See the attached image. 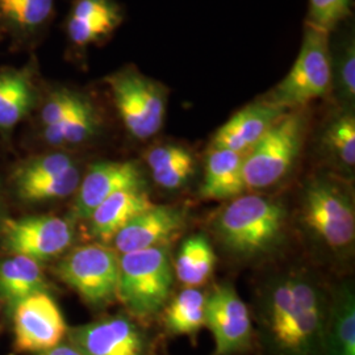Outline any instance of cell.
<instances>
[{
	"label": "cell",
	"instance_id": "17",
	"mask_svg": "<svg viewBox=\"0 0 355 355\" xmlns=\"http://www.w3.org/2000/svg\"><path fill=\"white\" fill-rule=\"evenodd\" d=\"M55 13V0H0V35L19 46L41 41Z\"/></svg>",
	"mask_w": 355,
	"mask_h": 355
},
{
	"label": "cell",
	"instance_id": "31",
	"mask_svg": "<svg viewBox=\"0 0 355 355\" xmlns=\"http://www.w3.org/2000/svg\"><path fill=\"white\" fill-rule=\"evenodd\" d=\"M352 15V0H309L306 21L331 32Z\"/></svg>",
	"mask_w": 355,
	"mask_h": 355
},
{
	"label": "cell",
	"instance_id": "32",
	"mask_svg": "<svg viewBox=\"0 0 355 355\" xmlns=\"http://www.w3.org/2000/svg\"><path fill=\"white\" fill-rule=\"evenodd\" d=\"M148 167L152 171L162 170L170 166L193 161V155L186 148L177 144H162L157 145L145 153L144 157Z\"/></svg>",
	"mask_w": 355,
	"mask_h": 355
},
{
	"label": "cell",
	"instance_id": "30",
	"mask_svg": "<svg viewBox=\"0 0 355 355\" xmlns=\"http://www.w3.org/2000/svg\"><path fill=\"white\" fill-rule=\"evenodd\" d=\"M86 94L70 87H54L48 92L40 111V123L42 128L60 123L69 114H71Z\"/></svg>",
	"mask_w": 355,
	"mask_h": 355
},
{
	"label": "cell",
	"instance_id": "33",
	"mask_svg": "<svg viewBox=\"0 0 355 355\" xmlns=\"http://www.w3.org/2000/svg\"><path fill=\"white\" fill-rule=\"evenodd\" d=\"M195 173V159L152 171L153 180L166 190H175L184 186Z\"/></svg>",
	"mask_w": 355,
	"mask_h": 355
},
{
	"label": "cell",
	"instance_id": "3",
	"mask_svg": "<svg viewBox=\"0 0 355 355\" xmlns=\"http://www.w3.org/2000/svg\"><path fill=\"white\" fill-rule=\"evenodd\" d=\"M174 267L166 248L121 254L116 299L140 320L157 316L168 303Z\"/></svg>",
	"mask_w": 355,
	"mask_h": 355
},
{
	"label": "cell",
	"instance_id": "28",
	"mask_svg": "<svg viewBox=\"0 0 355 355\" xmlns=\"http://www.w3.org/2000/svg\"><path fill=\"white\" fill-rule=\"evenodd\" d=\"M331 89L343 102L353 103L355 98V42L347 35L331 51Z\"/></svg>",
	"mask_w": 355,
	"mask_h": 355
},
{
	"label": "cell",
	"instance_id": "7",
	"mask_svg": "<svg viewBox=\"0 0 355 355\" xmlns=\"http://www.w3.org/2000/svg\"><path fill=\"white\" fill-rule=\"evenodd\" d=\"M304 135V114L297 110L283 114L243 157L246 190L266 189L286 177L300 154Z\"/></svg>",
	"mask_w": 355,
	"mask_h": 355
},
{
	"label": "cell",
	"instance_id": "2",
	"mask_svg": "<svg viewBox=\"0 0 355 355\" xmlns=\"http://www.w3.org/2000/svg\"><path fill=\"white\" fill-rule=\"evenodd\" d=\"M287 212L283 204L261 195L234 198L216 220L224 248L242 258L271 253L284 236Z\"/></svg>",
	"mask_w": 355,
	"mask_h": 355
},
{
	"label": "cell",
	"instance_id": "22",
	"mask_svg": "<svg viewBox=\"0 0 355 355\" xmlns=\"http://www.w3.org/2000/svg\"><path fill=\"white\" fill-rule=\"evenodd\" d=\"M48 283L40 263L21 255L0 262V297L10 312L26 297L46 292Z\"/></svg>",
	"mask_w": 355,
	"mask_h": 355
},
{
	"label": "cell",
	"instance_id": "34",
	"mask_svg": "<svg viewBox=\"0 0 355 355\" xmlns=\"http://www.w3.org/2000/svg\"><path fill=\"white\" fill-rule=\"evenodd\" d=\"M36 355H82V353L67 341V343H61L49 350H45V352Z\"/></svg>",
	"mask_w": 355,
	"mask_h": 355
},
{
	"label": "cell",
	"instance_id": "29",
	"mask_svg": "<svg viewBox=\"0 0 355 355\" xmlns=\"http://www.w3.org/2000/svg\"><path fill=\"white\" fill-rule=\"evenodd\" d=\"M76 165L74 158L62 152L48 153L33 157L19 166L15 173V186L33 183L41 179L55 175Z\"/></svg>",
	"mask_w": 355,
	"mask_h": 355
},
{
	"label": "cell",
	"instance_id": "20",
	"mask_svg": "<svg viewBox=\"0 0 355 355\" xmlns=\"http://www.w3.org/2000/svg\"><path fill=\"white\" fill-rule=\"evenodd\" d=\"M324 355H355V297L352 284H343L327 304Z\"/></svg>",
	"mask_w": 355,
	"mask_h": 355
},
{
	"label": "cell",
	"instance_id": "18",
	"mask_svg": "<svg viewBox=\"0 0 355 355\" xmlns=\"http://www.w3.org/2000/svg\"><path fill=\"white\" fill-rule=\"evenodd\" d=\"M153 205L152 199L144 189L119 191L89 216V234L99 243L108 245L128 223Z\"/></svg>",
	"mask_w": 355,
	"mask_h": 355
},
{
	"label": "cell",
	"instance_id": "35",
	"mask_svg": "<svg viewBox=\"0 0 355 355\" xmlns=\"http://www.w3.org/2000/svg\"><path fill=\"white\" fill-rule=\"evenodd\" d=\"M0 37H1V35H0Z\"/></svg>",
	"mask_w": 355,
	"mask_h": 355
},
{
	"label": "cell",
	"instance_id": "4",
	"mask_svg": "<svg viewBox=\"0 0 355 355\" xmlns=\"http://www.w3.org/2000/svg\"><path fill=\"white\" fill-rule=\"evenodd\" d=\"M331 78L330 32L305 21L295 64L263 101L284 111L297 110L328 95Z\"/></svg>",
	"mask_w": 355,
	"mask_h": 355
},
{
	"label": "cell",
	"instance_id": "24",
	"mask_svg": "<svg viewBox=\"0 0 355 355\" xmlns=\"http://www.w3.org/2000/svg\"><path fill=\"white\" fill-rule=\"evenodd\" d=\"M207 295L196 288L178 293L164 308V328L168 336L195 337L205 327Z\"/></svg>",
	"mask_w": 355,
	"mask_h": 355
},
{
	"label": "cell",
	"instance_id": "25",
	"mask_svg": "<svg viewBox=\"0 0 355 355\" xmlns=\"http://www.w3.org/2000/svg\"><path fill=\"white\" fill-rule=\"evenodd\" d=\"M215 265L211 243L205 236L198 234L183 242L175 259L174 275L187 288H196L211 278Z\"/></svg>",
	"mask_w": 355,
	"mask_h": 355
},
{
	"label": "cell",
	"instance_id": "10",
	"mask_svg": "<svg viewBox=\"0 0 355 355\" xmlns=\"http://www.w3.org/2000/svg\"><path fill=\"white\" fill-rule=\"evenodd\" d=\"M12 313L15 349L38 354L64 343L67 324L60 306L48 292H40L20 302Z\"/></svg>",
	"mask_w": 355,
	"mask_h": 355
},
{
	"label": "cell",
	"instance_id": "26",
	"mask_svg": "<svg viewBox=\"0 0 355 355\" xmlns=\"http://www.w3.org/2000/svg\"><path fill=\"white\" fill-rule=\"evenodd\" d=\"M322 148L337 164L354 168L355 117L350 112L336 116L322 133Z\"/></svg>",
	"mask_w": 355,
	"mask_h": 355
},
{
	"label": "cell",
	"instance_id": "21",
	"mask_svg": "<svg viewBox=\"0 0 355 355\" xmlns=\"http://www.w3.org/2000/svg\"><path fill=\"white\" fill-rule=\"evenodd\" d=\"M245 154L209 148L200 195L208 200H227L246 191L243 180Z\"/></svg>",
	"mask_w": 355,
	"mask_h": 355
},
{
	"label": "cell",
	"instance_id": "6",
	"mask_svg": "<svg viewBox=\"0 0 355 355\" xmlns=\"http://www.w3.org/2000/svg\"><path fill=\"white\" fill-rule=\"evenodd\" d=\"M302 218L320 243L343 252L354 243V202L349 190L329 177L315 178L303 195Z\"/></svg>",
	"mask_w": 355,
	"mask_h": 355
},
{
	"label": "cell",
	"instance_id": "16",
	"mask_svg": "<svg viewBox=\"0 0 355 355\" xmlns=\"http://www.w3.org/2000/svg\"><path fill=\"white\" fill-rule=\"evenodd\" d=\"M286 112L263 99L249 104L216 130L211 148L246 154Z\"/></svg>",
	"mask_w": 355,
	"mask_h": 355
},
{
	"label": "cell",
	"instance_id": "1",
	"mask_svg": "<svg viewBox=\"0 0 355 355\" xmlns=\"http://www.w3.org/2000/svg\"><path fill=\"white\" fill-rule=\"evenodd\" d=\"M327 302L318 286L300 275L274 282L258 318L263 355H324Z\"/></svg>",
	"mask_w": 355,
	"mask_h": 355
},
{
	"label": "cell",
	"instance_id": "14",
	"mask_svg": "<svg viewBox=\"0 0 355 355\" xmlns=\"http://www.w3.org/2000/svg\"><path fill=\"white\" fill-rule=\"evenodd\" d=\"M186 227L183 209L170 205H153L114 236L112 243L117 253L141 252L154 248H166L177 240Z\"/></svg>",
	"mask_w": 355,
	"mask_h": 355
},
{
	"label": "cell",
	"instance_id": "13",
	"mask_svg": "<svg viewBox=\"0 0 355 355\" xmlns=\"http://www.w3.org/2000/svg\"><path fill=\"white\" fill-rule=\"evenodd\" d=\"M144 186L140 167L132 161L94 164L76 189L73 216L76 220H89L92 212L116 192L144 189Z\"/></svg>",
	"mask_w": 355,
	"mask_h": 355
},
{
	"label": "cell",
	"instance_id": "23",
	"mask_svg": "<svg viewBox=\"0 0 355 355\" xmlns=\"http://www.w3.org/2000/svg\"><path fill=\"white\" fill-rule=\"evenodd\" d=\"M102 121L95 104L89 96L80 102L64 120L42 128V137L46 144L55 148L78 146L92 140L101 130Z\"/></svg>",
	"mask_w": 355,
	"mask_h": 355
},
{
	"label": "cell",
	"instance_id": "19",
	"mask_svg": "<svg viewBox=\"0 0 355 355\" xmlns=\"http://www.w3.org/2000/svg\"><path fill=\"white\" fill-rule=\"evenodd\" d=\"M35 70L26 67L0 69V132L8 135L37 102Z\"/></svg>",
	"mask_w": 355,
	"mask_h": 355
},
{
	"label": "cell",
	"instance_id": "27",
	"mask_svg": "<svg viewBox=\"0 0 355 355\" xmlns=\"http://www.w3.org/2000/svg\"><path fill=\"white\" fill-rule=\"evenodd\" d=\"M79 183V168L78 166L73 165L60 174L15 187L20 199L29 203H38L66 198L76 192Z\"/></svg>",
	"mask_w": 355,
	"mask_h": 355
},
{
	"label": "cell",
	"instance_id": "9",
	"mask_svg": "<svg viewBox=\"0 0 355 355\" xmlns=\"http://www.w3.org/2000/svg\"><path fill=\"white\" fill-rule=\"evenodd\" d=\"M205 327L214 336L215 355H242L253 349L249 309L229 284H218L207 295Z\"/></svg>",
	"mask_w": 355,
	"mask_h": 355
},
{
	"label": "cell",
	"instance_id": "15",
	"mask_svg": "<svg viewBox=\"0 0 355 355\" xmlns=\"http://www.w3.org/2000/svg\"><path fill=\"white\" fill-rule=\"evenodd\" d=\"M124 21L116 0H73L66 19V37L76 53H85L114 36Z\"/></svg>",
	"mask_w": 355,
	"mask_h": 355
},
{
	"label": "cell",
	"instance_id": "8",
	"mask_svg": "<svg viewBox=\"0 0 355 355\" xmlns=\"http://www.w3.org/2000/svg\"><path fill=\"white\" fill-rule=\"evenodd\" d=\"M120 254L105 243L76 248L57 265L58 278L83 299L101 309L116 299Z\"/></svg>",
	"mask_w": 355,
	"mask_h": 355
},
{
	"label": "cell",
	"instance_id": "12",
	"mask_svg": "<svg viewBox=\"0 0 355 355\" xmlns=\"http://www.w3.org/2000/svg\"><path fill=\"white\" fill-rule=\"evenodd\" d=\"M82 355H150V340L125 316H111L67 330Z\"/></svg>",
	"mask_w": 355,
	"mask_h": 355
},
{
	"label": "cell",
	"instance_id": "11",
	"mask_svg": "<svg viewBox=\"0 0 355 355\" xmlns=\"http://www.w3.org/2000/svg\"><path fill=\"white\" fill-rule=\"evenodd\" d=\"M73 237L71 224L57 216H28L6 220L3 224L7 250L38 263L64 253Z\"/></svg>",
	"mask_w": 355,
	"mask_h": 355
},
{
	"label": "cell",
	"instance_id": "5",
	"mask_svg": "<svg viewBox=\"0 0 355 355\" xmlns=\"http://www.w3.org/2000/svg\"><path fill=\"white\" fill-rule=\"evenodd\" d=\"M117 114L136 140L155 136L165 123L168 89L132 64L105 78Z\"/></svg>",
	"mask_w": 355,
	"mask_h": 355
}]
</instances>
